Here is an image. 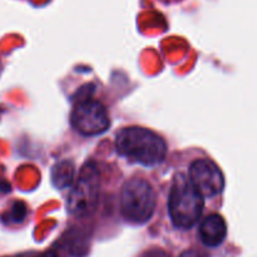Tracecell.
<instances>
[{"mask_svg": "<svg viewBox=\"0 0 257 257\" xmlns=\"http://www.w3.org/2000/svg\"><path fill=\"white\" fill-rule=\"evenodd\" d=\"M117 152L143 166H156L167 155L166 142L155 132L141 127L120 131L115 138Z\"/></svg>", "mask_w": 257, "mask_h": 257, "instance_id": "cell-1", "label": "cell"}, {"mask_svg": "<svg viewBox=\"0 0 257 257\" xmlns=\"http://www.w3.org/2000/svg\"><path fill=\"white\" fill-rule=\"evenodd\" d=\"M202 210L203 197L185 175L178 173L173 181L168 200V211L172 223L182 230L191 228L198 221Z\"/></svg>", "mask_w": 257, "mask_h": 257, "instance_id": "cell-2", "label": "cell"}, {"mask_svg": "<svg viewBox=\"0 0 257 257\" xmlns=\"http://www.w3.org/2000/svg\"><path fill=\"white\" fill-rule=\"evenodd\" d=\"M120 208L127 221L142 225L155 213L156 193L143 178H132L123 186Z\"/></svg>", "mask_w": 257, "mask_h": 257, "instance_id": "cell-3", "label": "cell"}, {"mask_svg": "<svg viewBox=\"0 0 257 257\" xmlns=\"http://www.w3.org/2000/svg\"><path fill=\"white\" fill-rule=\"evenodd\" d=\"M99 172L93 163H88L82 168L68 196L67 207L72 215L84 217L95 210L99 196Z\"/></svg>", "mask_w": 257, "mask_h": 257, "instance_id": "cell-4", "label": "cell"}, {"mask_svg": "<svg viewBox=\"0 0 257 257\" xmlns=\"http://www.w3.org/2000/svg\"><path fill=\"white\" fill-rule=\"evenodd\" d=\"M72 124L80 135L97 136L109 128L110 120L102 103L87 98L80 100L73 109Z\"/></svg>", "mask_w": 257, "mask_h": 257, "instance_id": "cell-5", "label": "cell"}, {"mask_svg": "<svg viewBox=\"0 0 257 257\" xmlns=\"http://www.w3.org/2000/svg\"><path fill=\"white\" fill-rule=\"evenodd\" d=\"M191 185L202 197L217 196L225 186V178L220 168L210 160H197L191 165L190 176Z\"/></svg>", "mask_w": 257, "mask_h": 257, "instance_id": "cell-6", "label": "cell"}, {"mask_svg": "<svg viewBox=\"0 0 257 257\" xmlns=\"http://www.w3.org/2000/svg\"><path fill=\"white\" fill-rule=\"evenodd\" d=\"M227 227L223 218L218 215H210L200 226L201 241L208 247H217L225 241Z\"/></svg>", "mask_w": 257, "mask_h": 257, "instance_id": "cell-7", "label": "cell"}, {"mask_svg": "<svg viewBox=\"0 0 257 257\" xmlns=\"http://www.w3.org/2000/svg\"><path fill=\"white\" fill-rule=\"evenodd\" d=\"M74 172V166L69 161H62V162L57 163L52 171L53 185L59 190L68 187L72 183Z\"/></svg>", "mask_w": 257, "mask_h": 257, "instance_id": "cell-8", "label": "cell"}, {"mask_svg": "<svg viewBox=\"0 0 257 257\" xmlns=\"http://www.w3.org/2000/svg\"><path fill=\"white\" fill-rule=\"evenodd\" d=\"M180 257H202V256H201L200 252H197V251L190 250V251H186V252H183Z\"/></svg>", "mask_w": 257, "mask_h": 257, "instance_id": "cell-9", "label": "cell"}, {"mask_svg": "<svg viewBox=\"0 0 257 257\" xmlns=\"http://www.w3.org/2000/svg\"><path fill=\"white\" fill-rule=\"evenodd\" d=\"M30 257H58V255L53 251H48V252H43V253H37L34 256H30Z\"/></svg>", "mask_w": 257, "mask_h": 257, "instance_id": "cell-10", "label": "cell"}]
</instances>
